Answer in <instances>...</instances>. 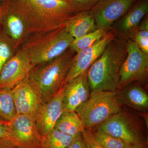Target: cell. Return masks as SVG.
<instances>
[{
  "label": "cell",
  "instance_id": "cell-1",
  "mask_svg": "<svg viewBox=\"0 0 148 148\" xmlns=\"http://www.w3.org/2000/svg\"><path fill=\"white\" fill-rule=\"evenodd\" d=\"M9 6L31 32L47 33L64 28L76 11L64 0H8Z\"/></svg>",
  "mask_w": 148,
  "mask_h": 148
},
{
  "label": "cell",
  "instance_id": "cell-2",
  "mask_svg": "<svg viewBox=\"0 0 148 148\" xmlns=\"http://www.w3.org/2000/svg\"><path fill=\"white\" fill-rule=\"evenodd\" d=\"M127 39L117 36L88 70L90 90L117 91L122 64L127 55Z\"/></svg>",
  "mask_w": 148,
  "mask_h": 148
},
{
  "label": "cell",
  "instance_id": "cell-3",
  "mask_svg": "<svg viewBox=\"0 0 148 148\" xmlns=\"http://www.w3.org/2000/svg\"><path fill=\"white\" fill-rule=\"evenodd\" d=\"M69 49L58 58L32 70L28 77L42 104L50 101L65 85L72 60L76 53L71 48Z\"/></svg>",
  "mask_w": 148,
  "mask_h": 148
},
{
  "label": "cell",
  "instance_id": "cell-4",
  "mask_svg": "<svg viewBox=\"0 0 148 148\" xmlns=\"http://www.w3.org/2000/svg\"><path fill=\"white\" fill-rule=\"evenodd\" d=\"M121 105L117 91L93 90L76 112L85 129L91 130L121 110Z\"/></svg>",
  "mask_w": 148,
  "mask_h": 148
},
{
  "label": "cell",
  "instance_id": "cell-5",
  "mask_svg": "<svg viewBox=\"0 0 148 148\" xmlns=\"http://www.w3.org/2000/svg\"><path fill=\"white\" fill-rule=\"evenodd\" d=\"M74 38L65 27L47 33L24 46L34 66L43 64L62 55L71 46Z\"/></svg>",
  "mask_w": 148,
  "mask_h": 148
},
{
  "label": "cell",
  "instance_id": "cell-6",
  "mask_svg": "<svg viewBox=\"0 0 148 148\" xmlns=\"http://www.w3.org/2000/svg\"><path fill=\"white\" fill-rule=\"evenodd\" d=\"M98 127L128 145L146 148L147 142L140 125L130 114L122 110Z\"/></svg>",
  "mask_w": 148,
  "mask_h": 148
},
{
  "label": "cell",
  "instance_id": "cell-7",
  "mask_svg": "<svg viewBox=\"0 0 148 148\" xmlns=\"http://www.w3.org/2000/svg\"><path fill=\"white\" fill-rule=\"evenodd\" d=\"M148 74V54L143 52L135 42L127 39V55L121 69L118 89L133 82H144Z\"/></svg>",
  "mask_w": 148,
  "mask_h": 148
},
{
  "label": "cell",
  "instance_id": "cell-8",
  "mask_svg": "<svg viewBox=\"0 0 148 148\" xmlns=\"http://www.w3.org/2000/svg\"><path fill=\"white\" fill-rule=\"evenodd\" d=\"M8 132L9 138L17 148H41L43 137L32 116L16 114L9 121Z\"/></svg>",
  "mask_w": 148,
  "mask_h": 148
},
{
  "label": "cell",
  "instance_id": "cell-9",
  "mask_svg": "<svg viewBox=\"0 0 148 148\" xmlns=\"http://www.w3.org/2000/svg\"><path fill=\"white\" fill-rule=\"evenodd\" d=\"M114 31H109L100 40L89 47L76 53L67 75L65 84L87 71L92 64L102 55L109 42L117 36Z\"/></svg>",
  "mask_w": 148,
  "mask_h": 148
},
{
  "label": "cell",
  "instance_id": "cell-10",
  "mask_svg": "<svg viewBox=\"0 0 148 148\" xmlns=\"http://www.w3.org/2000/svg\"><path fill=\"white\" fill-rule=\"evenodd\" d=\"M34 66L27 51L22 49L11 57L0 73V89L13 88L29 77Z\"/></svg>",
  "mask_w": 148,
  "mask_h": 148
},
{
  "label": "cell",
  "instance_id": "cell-11",
  "mask_svg": "<svg viewBox=\"0 0 148 148\" xmlns=\"http://www.w3.org/2000/svg\"><path fill=\"white\" fill-rule=\"evenodd\" d=\"M138 0H101L91 10L98 29L110 31Z\"/></svg>",
  "mask_w": 148,
  "mask_h": 148
},
{
  "label": "cell",
  "instance_id": "cell-12",
  "mask_svg": "<svg viewBox=\"0 0 148 148\" xmlns=\"http://www.w3.org/2000/svg\"><path fill=\"white\" fill-rule=\"evenodd\" d=\"M63 96V87L50 101L40 104L37 109L34 118L37 129L43 137L54 128L64 112Z\"/></svg>",
  "mask_w": 148,
  "mask_h": 148
},
{
  "label": "cell",
  "instance_id": "cell-13",
  "mask_svg": "<svg viewBox=\"0 0 148 148\" xmlns=\"http://www.w3.org/2000/svg\"><path fill=\"white\" fill-rule=\"evenodd\" d=\"M87 71L70 81L63 86L64 112H76L88 100L90 87L88 81Z\"/></svg>",
  "mask_w": 148,
  "mask_h": 148
},
{
  "label": "cell",
  "instance_id": "cell-14",
  "mask_svg": "<svg viewBox=\"0 0 148 148\" xmlns=\"http://www.w3.org/2000/svg\"><path fill=\"white\" fill-rule=\"evenodd\" d=\"M11 91L16 113L34 116L42 103L37 91L28 78L12 88Z\"/></svg>",
  "mask_w": 148,
  "mask_h": 148
},
{
  "label": "cell",
  "instance_id": "cell-15",
  "mask_svg": "<svg viewBox=\"0 0 148 148\" xmlns=\"http://www.w3.org/2000/svg\"><path fill=\"white\" fill-rule=\"evenodd\" d=\"M148 0H140L130 8L115 26L117 34L134 41L140 22L147 14Z\"/></svg>",
  "mask_w": 148,
  "mask_h": 148
},
{
  "label": "cell",
  "instance_id": "cell-16",
  "mask_svg": "<svg viewBox=\"0 0 148 148\" xmlns=\"http://www.w3.org/2000/svg\"><path fill=\"white\" fill-rule=\"evenodd\" d=\"M65 29L74 39L78 38L98 29L92 10L79 12L70 18Z\"/></svg>",
  "mask_w": 148,
  "mask_h": 148
},
{
  "label": "cell",
  "instance_id": "cell-17",
  "mask_svg": "<svg viewBox=\"0 0 148 148\" xmlns=\"http://www.w3.org/2000/svg\"><path fill=\"white\" fill-rule=\"evenodd\" d=\"M118 94L121 103L137 110L144 111L148 108V96L140 85H128Z\"/></svg>",
  "mask_w": 148,
  "mask_h": 148
},
{
  "label": "cell",
  "instance_id": "cell-18",
  "mask_svg": "<svg viewBox=\"0 0 148 148\" xmlns=\"http://www.w3.org/2000/svg\"><path fill=\"white\" fill-rule=\"evenodd\" d=\"M54 128L64 134L75 137L85 130L82 120L76 112H64Z\"/></svg>",
  "mask_w": 148,
  "mask_h": 148
},
{
  "label": "cell",
  "instance_id": "cell-19",
  "mask_svg": "<svg viewBox=\"0 0 148 148\" xmlns=\"http://www.w3.org/2000/svg\"><path fill=\"white\" fill-rule=\"evenodd\" d=\"M8 1L5 4V14L6 15L8 30L14 40L20 38L24 33L25 24L22 18L9 6Z\"/></svg>",
  "mask_w": 148,
  "mask_h": 148
},
{
  "label": "cell",
  "instance_id": "cell-20",
  "mask_svg": "<svg viewBox=\"0 0 148 148\" xmlns=\"http://www.w3.org/2000/svg\"><path fill=\"white\" fill-rule=\"evenodd\" d=\"M74 137L53 128L43 137L41 148H67Z\"/></svg>",
  "mask_w": 148,
  "mask_h": 148
},
{
  "label": "cell",
  "instance_id": "cell-21",
  "mask_svg": "<svg viewBox=\"0 0 148 148\" xmlns=\"http://www.w3.org/2000/svg\"><path fill=\"white\" fill-rule=\"evenodd\" d=\"M15 103L11 89H0V116L7 121H10L16 115Z\"/></svg>",
  "mask_w": 148,
  "mask_h": 148
},
{
  "label": "cell",
  "instance_id": "cell-22",
  "mask_svg": "<svg viewBox=\"0 0 148 148\" xmlns=\"http://www.w3.org/2000/svg\"><path fill=\"white\" fill-rule=\"evenodd\" d=\"M108 32L97 29L94 32L88 33L78 38L74 39L70 48L76 53L91 46L102 38Z\"/></svg>",
  "mask_w": 148,
  "mask_h": 148
},
{
  "label": "cell",
  "instance_id": "cell-23",
  "mask_svg": "<svg viewBox=\"0 0 148 148\" xmlns=\"http://www.w3.org/2000/svg\"><path fill=\"white\" fill-rule=\"evenodd\" d=\"M92 133L95 139L104 148H125L127 145L121 140L104 132L99 127Z\"/></svg>",
  "mask_w": 148,
  "mask_h": 148
},
{
  "label": "cell",
  "instance_id": "cell-24",
  "mask_svg": "<svg viewBox=\"0 0 148 148\" xmlns=\"http://www.w3.org/2000/svg\"><path fill=\"white\" fill-rule=\"evenodd\" d=\"M140 49L144 53L148 54V18L145 16L140 22L134 38Z\"/></svg>",
  "mask_w": 148,
  "mask_h": 148
},
{
  "label": "cell",
  "instance_id": "cell-25",
  "mask_svg": "<svg viewBox=\"0 0 148 148\" xmlns=\"http://www.w3.org/2000/svg\"><path fill=\"white\" fill-rule=\"evenodd\" d=\"M77 12L91 10L93 7L101 0H67Z\"/></svg>",
  "mask_w": 148,
  "mask_h": 148
},
{
  "label": "cell",
  "instance_id": "cell-26",
  "mask_svg": "<svg viewBox=\"0 0 148 148\" xmlns=\"http://www.w3.org/2000/svg\"><path fill=\"white\" fill-rule=\"evenodd\" d=\"M11 49L7 43L0 41V73L5 64L11 58Z\"/></svg>",
  "mask_w": 148,
  "mask_h": 148
},
{
  "label": "cell",
  "instance_id": "cell-27",
  "mask_svg": "<svg viewBox=\"0 0 148 148\" xmlns=\"http://www.w3.org/2000/svg\"><path fill=\"white\" fill-rule=\"evenodd\" d=\"M82 135L87 148H104L95 139L91 130H85Z\"/></svg>",
  "mask_w": 148,
  "mask_h": 148
},
{
  "label": "cell",
  "instance_id": "cell-28",
  "mask_svg": "<svg viewBox=\"0 0 148 148\" xmlns=\"http://www.w3.org/2000/svg\"><path fill=\"white\" fill-rule=\"evenodd\" d=\"M67 148H87L82 133L75 136L72 143Z\"/></svg>",
  "mask_w": 148,
  "mask_h": 148
},
{
  "label": "cell",
  "instance_id": "cell-29",
  "mask_svg": "<svg viewBox=\"0 0 148 148\" xmlns=\"http://www.w3.org/2000/svg\"><path fill=\"white\" fill-rule=\"evenodd\" d=\"M8 124V121L0 116V138H9Z\"/></svg>",
  "mask_w": 148,
  "mask_h": 148
},
{
  "label": "cell",
  "instance_id": "cell-30",
  "mask_svg": "<svg viewBox=\"0 0 148 148\" xmlns=\"http://www.w3.org/2000/svg\"><path fill=\"white\" fill-rule=\"evenodd\" d=\"M0 148H17L10 139L0 138Z\"/></svg>",
  "mask_w": 148,
  "mask_h": 148
},
{
  "label": "cell",
  "instance_id": "cell-31",
  "mask_svg": "<svg viewBox=\"0 0 148 148\" xmlns=\"http://www.w3.org/2000/svg\"><path fill=\"white\" fill-rule=\"evenodd\" d=\"M6 3L4 5H3L0 6V22H1V21H2V19H3L4 16Z\"/></svg>",
  "mask_w": 148,
  "mask_h": 148
},
{
  "label": "cell",
  "instance_id": "cell-32",
  "mask_svg": "<svg viewBox=\"0 0 148 148\" xmlns=\"http://www.w3.org/2000/svg\"><path fill=\"white\" fill-rule=\"evenodd\" d=\"M7 0H0V6L3 5L5 4Z\"/></svg>",
  "mask_w": 148,
  "mask_h": 148
},
{
  "label": "cell",
  "instance_id": "cell-33",
  "mask_svg": "<svg viewBox=\"0 0 148 148\" xmlns=\"http://www.w3.org/2000/svg\"><path fill=\"white\" fill-rule=\"evenodd\" d=\"M125 148H137L134 147H132V146H130L129 145H127V146L125 147Z\"/></svg>",
  "mask_w": 148,
  "mask_h": 148
},
{
  "label": "cell",
  "instance_id": "cell-34",
  "mask_svg": "<svg viewBox=\"0 0 148 148\" xmlns=\"http://www.w3.org/2000/svg\"><path fill=\"white\" fill-rule=\"evenodd\" d=\"M64 1H67V0H64Z\"/></svg>",
  "mask_w": 148,
  "mask_h": 148
}]
</instances>
